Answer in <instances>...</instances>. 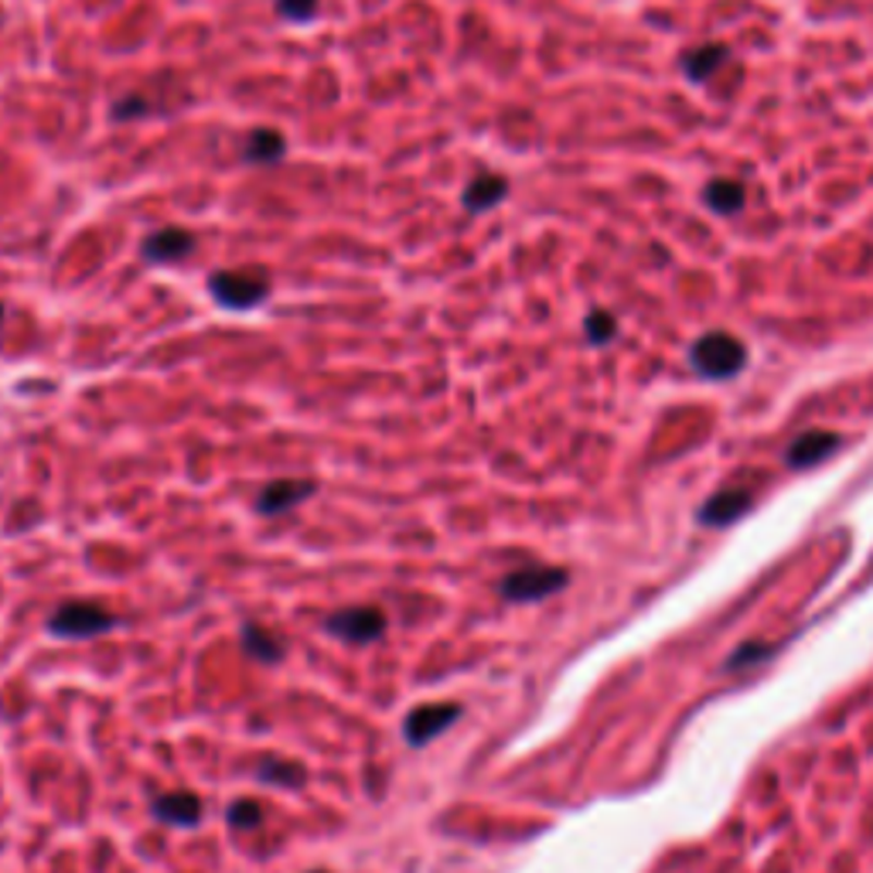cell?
Segmentation results:
<instances>
[{"instance_id": "15", "label": "cell", "mask_w": 873, "mask_h": 873, "mask_svg": "<svg viewBox=\"0 0 873 873\" xmlns=\"http://www.w3.org/2000/svg\"><path fill=\"white\" fill-rule=\"evenodd\" d=\"M256 778L267 785H280V788H300L304 785V767L284 758H263L260 767H256Z\"/></svg>"}, {"instance_id": "14", "label": "cell", "mask_w": 873, "mask_h": 873, "mask_svg": "<svg viewBox=\"0 0 873 873\" xmlns=\"http://www.w3.org/2000/svg\"><path fill=\"white\" fill-rule=\"evenodd\" d=\"M239 641H243V649H246L253 659H260L263 665H276L280 659H284V641H276V638H273L267 628H260V625H243Z\"/></svg>"}, {"instance_id": "13", "label": "cell", "mask_w": 873, "mask_h": 873, "mask_svg": "<svg viewBox=\"0 0 873 873\" xmlns=\"http://www.w3.org/2000/svg\"><path fill=\"white\" fill-rule=\"evenodd\" d=\"M751 508V495L748 492H737V488H730V492H721V495H713L703 508V522L710 526H730L737 516H743V512Z\"/></svg>"}, {"instance_id": "3", "label": "cell", "mask_w": 873, "mask_h": 873, "mask_svg": "<svg viewBox=\"0 0 873 873\" xmlns=\"http://www.w3.org/2000/svg\"><path fill=\"white\" fill-rule=\"evenodd\" d=\"M689 358H692V369H697L700 376H706V379H730V376L740 372L748 352H743V345L737 339L724 335V331H713V335H703L697 345H692Z\"/></svg>"}, {"instance_id": "8", "label": "cell", "mask_w": 873, "mask_h": 873, "mask_svg": "<svg viewBox=\"0 0 873 873\" xmlns=\"http://www.w3.org/2000/svg\"><path fill=\"white\" fill-rule=\"evenodd\" d=\"M318 492L315 481H304V478H280V481H270L260 499H256V512L260 516H284V512L297 508L304 499H311Z\"/></svg>"}, {"instance_id": "1", "label": "cell", "mask_w": 873, "mask_h": 873, "mask_svg": "<svg viewBox=\"0 0 873 873\" xmlns=\"http://www.w3.org/2000/svg\"><path fill=\"white\" fill-rule=\"evenodd\" d=\"M209 294L229 311H253L270 297V273L263 267L216 270L209 276Z\"/></svg>"}, {"instance_id": "22", "label": "cell", "mask_w": 873, "mask_h": 873, "mask_svg": "<svg viewBox=\"0 0 873 873\" xmlns=\"http://www.w3.org/2000/svg\"><path fill=\"white\" fill-rule=\"evenodd\" d=\"M0 321H4V304H0Z\"/></svg>"}, {"instance_id": "12", "label": "cell", "mask_w": 873, "mask_h": 873, "mask_svg": "<svg viewBox=\"0 0 873 873\" xmlns=\"http://www.w3.org/2000/svg\"><path fill=\"white\" fill-rule=\"evenodd\" d=\"M836 447H839V436L836 433L809 430V433H802L799 441L788 447V465L791 468H812V465H819V460H826Z\"/></svg>"}, {"instance_id": "17", "label": "cell", "mask_w": 873, "mask_h": 873, "mask_svg": "<svg viewBox=\"0 0 873 873\" xmlns=\"http://www.w3.org/2000/svg\"><path fill=\"white\" fill-rule=\"evenodd\" d=\"M706 205L713 212H721V216H734L740 205H743V188L737 182H710L706 188Z\"/></svg>"}, {"instance_id": "16", "label": "cell", "mask_w": 873, "mask_h": 873, "mask_svg": "<svg viewBox=\"0 0 873 873\" xmlns=\"http://www.w3.org/2000/svg\"><path fill=\"white\" fill-rule=\"evenodd\" d=\"M724 59H727V48L724 45H703V48L689 51V56H686V75H689L692 83H703V79H710V75L724 65Z\"/></svg>"}, {"instance_id": "21", "label": "cell", "mask_w": 873, "mask_h": 873, "mask_svg": "<svg viewBox=\"0 0 873 873\" xmlns=\"http://www.w3.org/2000/svg\"><path fill=\"white\" fill-rule=\"evenodd\" d=\"M150 116V102L144 96H123L113 102V120H140Z\"/></svg>"}, {"instance_id": "9", "label": "cell", "mask_w": 873, "mask_h": 873, "mask_svg": "<svg viewBox=\"0 0 873 873\" xmlns=\"http://www.w3.org/2000/svg\"><path fill=\"white\" fill-rule=\"evenodd\" d=\"M153 815L161 819L168 826H198L201 823V799L192 791H168V795H158V799L150 802Z\"/></svg>"}, {"instance_id": "10", "label": "cell", "mask_w": 873, "mask_h": 873, "mask_svg": "<svg viewBox=\"0 0 873 873\" xmlns=\"http://www.w3.org/2000/svg\"><path fill=\"white\" fill-rule=\"evenodd\" d=\"M284 153H287L284 134L273 131V126H256V131H249V137H246L243 161L253 168H273V164L284 161Z\"/></svg>"}, {"instance_id": "19", "label": "cell", "mask_w": 873, "mask_h": 873, "mask_svg": "<svg viewBox=\"0 0 873 873\" xmlns=\"http://www.w3.org/2000/svg\"><path fill=\"white\" fill-rule=\"evenodd\" d=\"M276 14L291 24H307L318 17V0H276Z\"/></svg>"}, {"instance_id": "4", "label": "cell", "mask_w": 873, "mask_h": 873, "mask_svg": "<svg viewBox=\"0 0 873 873\" xmlns=\"http://www.w3.org/2000/svg\"><path fill=\"white\" fill-rule=\"evenodd\" d=\"M563 583H567V574L556 570V567H522V570H512L499 583V590L508 601L529 604V601H543V598L556 594Z\"/></svg>"}, {"instance_id": "11", "label": "cell", "mask_w": 873, "mask_h": 873, "mask_svg": "<svg viewBox=\"0 0 873 873\" xmlns=\"http://www.w3.org/2000/svg\"><path fill=\"white\" fill-rule=\"evenodd\" d=\"M508 195V182L502 174H492V171H481L478 177H471L465 195H460V201H465V209L471 216H481V212H492L495 205H502Z\"/></svg>"}, {"instance_id": "2", "label": "cell", "mask_w": 873, "mask_h": 873, "mask_svg": "<svg viewBox=\"0 0 873 873\" xmlns=\"http://www.w3.org/2000/svg\"><path fill=\"white\" fill-rule=\"evenodd\" d=\"M120 622L116 614H110L102 604L96 601H69L62 607H56V614L48 618V631L59 635V638H72V641H83V638H96V635H107L113 631Z\"/></svg>"}, {"instance_id": "5", "label": "cell", "mask_w": 873, "mask_h": 873, "mask_svg": "<svg viewBox=\"0 0 873 873\" xmlns=\"http://www.w3.org/2000/svg\"><path fill=\"white\" fill-rule=\"evenodd\" d=\"M324 628L342 641H352V645H369V641L386 635V614L379 607H345L331 614Z\"/></svg>"}, {"instance_id": "6", "label": "cell", "mask_w": 873, "mask_h": 873, "mask_svg": "<svg viewBox=\"0 0 873 873\" xmlns=\"http://www.w3.org/2000/svg\"><path fill=\"white\" fill-rule=\"evenodd\" d=\"M457 716H460L457 703H423V706L406 713L403 734H406L409 743H414V748H423V743H430L433 737H441L457 721Z\"/></svg>"}, {"instance_id": "20", "label": "cell", "mask_w": 873, "mask_h": 873, "mask_svg": "<svg viewBox=\"0 0 873 873\" xmlns=\"http://www.w3.org/2000/svg\"><path fill=\"white\" fill-rule=\"evenodd\" d=\"M587 339L594 342V345H604V342H611L614 339V318L607 315V311H594L587 318Z\"/></svg>"}, {"instance_id": "7", "label": "cell", "mask_w": 873, "mask_h": 873, "mask_svg": "<svg viewBox=\"0 0 873 873\" xmlns=\"http://www.w3.org/2000/svg\"><path fill=\"white\" fill-rule=\"evenodd\" d=\"M195 246H198L195 233H188V229H182V225H164V229H158V233H150L144 239L140 253H144L147 263L164 267V263L188 260V256L195 253Z\"/></svg>"}, {"instance_id": "18", "label": "cell", "mask_w": 873, "mask_h": 873, "mask_svg": "<svg viewBox=\"0 0 873 873\" xmlns=\"http://www.w3.org/2000/svg\"><path fill=\"white\" fill-rule=\"evenodd\" d=\"M225 819H229V826H233V829H253V826L263 823V809L256 802H249V799H239V802L229 806Z\"/></svg>"}]
</instances>
